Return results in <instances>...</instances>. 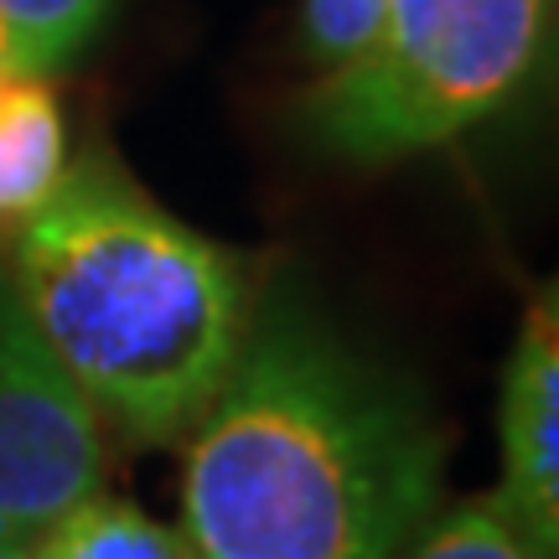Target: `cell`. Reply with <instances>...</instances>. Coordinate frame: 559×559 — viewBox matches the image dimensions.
I'll list each match as a JSON object with an SVG mask.
<instances>
[{"mask_svg":"<svg viewBox=\"0 0 559 559\" xmlns=\"http://www.w3.org/2000/svg\"><path fill=\"white\" fill-rule=\"evenodd\" d=\"M389 0H300V37L306 52L326 68L353 62L383 32Z\"/></svg>","mask_w":559,"mask_h":559,"instance_id":"cell-10","label":"cell"},{"mask_svg":"<svg viewBox=\"0 0 559 559\" xmlns=\"http://www.w3.org/2000/svg\"><path fill=\"white\" fill-rule=\"evenodd\" d=\"M544 26L549 0H389L379 37L306 94V130L358 166L436 151L528 79Z\"/></svg>","mask_w":559,"mask_h":559,"instance_id":"cell-3","label":"cell"},{"mask_svg":"<svg viewBox=\"0 0 559 559\" xmlns=\"http://www.w3.org/2000/svg\"><path fill=\"white\" fill-rule=\"evenodd\" d=\"M5 79H11V73H5V58H0V83H5Z\"/></svg>","mask_w":559,"mask_h":559,"instance_id":"cell-12","label":"cell"},{"mask_svg":"<svg viewBox=\"0 0 559 559\" xmlns=\"http://www.w3.org/2000/svg\"><path fill=\"white\" fill-rule=\"evenodd\" d=\"M5 285L94 415L145 445L198 425L254 317L239 254L109 166H68L11 234Z\"/></svg>","mask_w":559,"mask_h":559,"instance_id":"cell-2","label":"cell"},{"mask_svg":"<svg viewBox=\"0 0 559 559\" xmlns=\"http://www.w3.org/2000/svg\"><path fill=\"white\" fill-rule=\"evenodd\" d=\"M68 177V120L47 79L0 83V234H16Z\"/></svg>","mask_w":559,"mask_h":559,"instance_id":"cell-6","label":"cell"},{"mask_svg":"<svg viewBox=\"0 0 559 559\" xmlns=\"http://www.w3.org/2000/svg\"><path fill=\"white\" fill-rule=\"evenodd\" d=\"M0 559H32V544H26V539H11V534H0Z\"/></svg>","mask_w":559,"mask_h":559,"instance_id":"cell-11","label":"cell"},{"mask_svg":"<svg viewBox=\"0 0 559 559\" xmlns=\"http://www.w3.org/2000/svg\"><path fill=\"white\" fill-rule=\"evenodd\" d=\"M404 559H534L519 528L502 519L492 498H472L456 508H436V519L419 528Z\"/></svg>","mask_w":559,"mask_h":559,"instance_id":"cell-9","label":"cell"},{"mask_svg":"<svg viewBox=\"0 0 559 559\" xmlns=\"http://www.w3.org/2000/svg\"><path fill=\"white\" fill-rule=\"evenodd\" d=\"M104 492V419L0 285V534L37 544Z\"/></svg>","mask_w":559,"mask_h":559,"instance_id":"cell-4","label":"cell"},{"mask_svg":"<svg viewBox=\"0 0 559 559\" xmlns=\"http://www.w3.org/2000/svg\"><path fill=\"white\" fill-rule=\"evenodd\" d=\"M502 487L498 508L534 559H559V296H528L502 368Z\"/></svg>","mask_w":559,"mask_h":559,"instance_id":"cell-5","label":"cell"},{"mask_svg":"<svg viewBox=\"0 0 559 559\" xmlns=\"http://www.w3.org/2000/svg\"><path fill=\"white\" fill-rule=\"evenodd\" d=\"M440 472L445 436L415 389L270 296L187 430L181 539L198 559H404Z\"/></svg>","mask_w":559,"mask_h":559,"instance_id":"cell-1","label":"cell"},{"mask_svg":"<svg viewBox=\"0 0 559 559\" xmlns=\"http://www.w3.org/2000/svg\"><path fill=\"white\" fill-rule=\"evenodd\" d=\"M115 0H0V58L11 79H52L99 37Z\"/></svg>","mask_w":559,"mask_h":559,"instance_id":"cell-7","label":"cell"},{"mask_svg":"<svg viewBox=\"0 0 559 559\" xmlns=\"http://www.w3.org/2000/svg\"><path fill=\"white\" fill-rule=\"evenodd\" d=\"M32 559H198L181 539V528H166L151 513H140L130 502L88 498L58 519L37 544Z\"/></svg>","mask_w":559,"mask_h":559,"instance_id":"cell-8","label":"cell"}]
</instances>
